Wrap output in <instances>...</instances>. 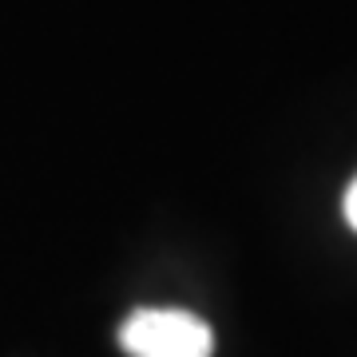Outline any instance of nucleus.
<instances>
[{"label": "nucleus", "instance_id": "nucleus-1", "mask_svg": "<svg viewBox=\"0 0 357 357\" xmlns=\"http://www.w3.org/2000/svg\"><path fill=\"white\" fill-rule=\"evenodd\" d=\"M119 345L131 357H211L215 333L191 310H135L119 330Z\"/></svg>", "mask_w": 357, "mask_h": 357}, {"label": "nucleus", "instance_id": "nucleus-2", "mask_svg": "<svg viewBox=\"0 0 357 357\" xmlns=\"http://www.w3.org/2000/svg\"><path fill=\"white\" fill-rule=\"evenodd\" d=\"M345 222L357 230V178L349 183V191H345Z\"/></svg>", "mask_w": 357, "mask_h": 357}]
</instances>
